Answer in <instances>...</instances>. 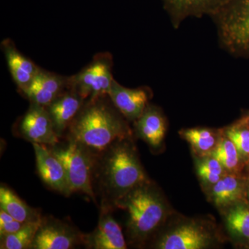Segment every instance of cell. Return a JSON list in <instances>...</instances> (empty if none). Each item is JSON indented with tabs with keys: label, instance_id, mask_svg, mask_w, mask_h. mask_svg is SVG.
<instances>
[{
	"label": "cell",
	"instance_id": "cell-27",
	"mask_svg": "<svg viewBox=\"0 0 249 249\" xmlns=\"http://www.w3.org/2000/svg\"><path fill=\"white\" fill-rule=\"evenodd\" d=\"M240 120L242 121L249 128V113L246 114V115L242 116Z\"/></svg>",
	"mask_w": 249,
	"mask_h": 249
},
{
	"label": "cell",
	"instance_id": "cell-18",
	"mask_svg": "<svg viewBox=\"0 0 249 249\" xmlns=\"http://www.w3.org/2000/svg\"><path fill=\"white\" fill-rule=\"evenodd\" d=\"M247 184L240 175L227 174L209 189L210 199L218 209H227L245 200Z\"/></svg>",
	"mask_w": 249,
	"mask_h": 249
},
{
	"label": "cell",
	"instance_id": "cell-21",
	"mask_svg": "<svg viewBox=\"0 0 249 249\" xmlns=\"http://www.w3.org/2000/svg\"><path fill=\"white\" fill-rule=\"evenodd\" d=\"M224 211L226 226L231 235L237 240L249 243V204L244 200Z\"/></svg>",
	"mask_w": 249,
	"mask_h": 249
},
{
	"label": "cell",
	"instance_id": "cell-5",
	"mask_svg": "<svg viewBox=\"0 0 249 249\" xmlns=\"http://www.w3.org/2000/svg\"><path fill=\"white\" fill-rule=\"evenodd\" d=\"M49 147L65 167L70 194L83 193L97 204L93 185L95 155L71 139H65V143Z\"/></svg>",
	"mask_w": 249,
	"mask_h": 249
},
{
	"label": "cell",
	"instance_id": "cell-25",
	"mask_svg": "<svg viewBox=\"0 0 249 249\" xmlns=\"http://www.w3.org/2000/svg\"><path fill=\"white\" fill-rule=\"evenodd\" d=\"M223 132L235 145L246 165L249 163V128L238 120L222 129Z\"/></svg>",
	"mask_w": 249,
	"mask_h": 249
},
{
	"label": "cell",
	"instance_id": "cell-22",
	"mask_svg": "<svg viewBox=\"0 0 249 249\" xmlns=\"http://www.w3.org/2000/svg\"><path fill=\"white\" fill-rule=\"evenodd\" d=\"M211 155L219 160L228 174L240 175L246 165L235 145L224 132L220 142Z\"/></svg>",
	"mask_w": 249,
	"mask_h": 249
},
{
	"label": "cell",
	"instance_id": "cell-9",
	"mask_svg": "<svg viewBox=\"0 0 249 249\" xmlns=\"http://www.w3.org/2000/svg\"><path fill=\"white\" fill-rule=\"evenodd\" d=\"M15 129L19 137L31 143L54 146L60 142L47 107L36 103H30L29 109L18 120Z\"/></svg>",
	"mask_w": 249,
	"mask_h": 249
},
{
	"label": "cell",
	"instance_id": "cell-24",
	"mask_svg": "<svg viewBox=\"0 0 249 249\" xmlns=\"http://www.w3.org/2000/svg\"><path fill=\"white\" fill-rule=\"evenodd\" d=\"M196 164V173L201 182L211 189L219 180L227 175V172L213 156L200 158Z\"/></svg>",
	"mask_w": 249,
	"mask_h": 249
},
{
	"label": "cell",
	"instance_id": "cell-13",
	"mask_svg": "<svg viewBox=\"0 0 249 249\" xmlns=\"http://www.w3.org/2000/svg\"><path fill=\"white\" fill-rule=\"evenodd\" d=\"M70 88V77L60 76L40 68L21 92L30 103L48 107Z\"/></svg>",
	"mask_w": 249,
	"mask_h": 249
},
{
	"label": "cell",
	"instance_id": "cell-1",
	"mask_svg": "<svg viewBox=\"0 0 249 249\" xmlns=\"http://www.w3.org/2000/svg\"><path fill=\"white\" fill-rule=\"evenodd\" d=\"M149 181L132 137L118 140L95 155L93 185L100 206L115 209L118 201Z\"/></svg>",
	"mask_w": 249,
	"mask_h": 249
},
{
	"label": "cell",
	"instance_id": "cell-4",
	"mask_svg": "<svg viewBox=\"0 0 249 249\" xmlns=\"http://www.w3.org/2000/svg\"><path fill=\"white\" fill-rule=\"evenodd\" d=\"M221 48L249 59V0H230L212 18Z\"/></svg>",
	"mask_w": 249,
	"mask_h": 249
},
{
	"label": "cell",
	"instance_id": "cell-12",
	"mask_svg": "<svg viewBox=\"0 0 249 249\" xmlns=\"http://www.w3.org/2000/svg\"><path fill=\"white\" fill-rule=\"evenodd\" d=\"M152 91L147 87L124 88L114 79L108 96L116 109L129 123L137 120L150 104Z\"/></svg>",
	"mask_w": 249,
	"mask_h": 249
},
{
	"label": "cell",
	"instance_id": "cell-8",
	"mask_svg": "<svg viewBox=\"0 0 249 249\" xmlns=\"http://www.w3.org/2000/svg\"><path fill=\"white\" fill-rule=\"evenodd\" d=\"M85 234L69 222L42 217L30 249H71L84 245Z\"/></svg>",
	"mask_w": 249,
	"mask_h": 249
},
{
	"label": "cell",
	"instance_id": "cell-29",
	"mask_svg": "<svg viewBox=\"0 0 249 249\" xmlns=\"http://www.w3.org/2000/svg\"><path fill=\"white\" fill-rule=\"evenodd\" d=\"M247 166H248V169H249V164H248V165H247Z\"/></svg>",
	"mask_w": 249,
	"mask_h": 249
},
{
	"label": "cell",
	"instance_id": "cell-11",
	"mask_svg": "<svg viewBox=\"0 0 249 249\" xmlns=\"http://www.w3.org/2000/svg\"><path fill=\"white\" fill-rule=\"evenodd\" d=\"M36 155V168L42 181L51 189L70 196V188L65 167L50 147L32 143Z\"/></svg>",
	"mask_w": 249,
	"mask_h": 249
},
{
	"label": "cell",
	"instance_id": "cell-14",
	"mask_svg": "<svg viewBox=\"0 0 249 249\" xmlns=\"http://www.w3.org/2000/svg\"><path fill=\"white\" fill-rule=\"evenodd\" d=\"M170 23L178 29L188 18H212L230 0H161Z\"/></svg>",
	"mask_w": 249,
	"mask_h": 249
},
{
	"label": "cell",
	"instance_id": "cell-15",
	"mask_svg": "<svg viewBox=\"0 0 249 249\" xmlns=\"http://www.w3.org/2000/svg\"><path fill=\"white\" fill-rule=\"evenodd\" d=\"M133 124L136 137L142 139L152 149L161 147L166 135L168 122L160 107L149 104Z\"/></svg>",
	"mask_w": 249,
	"mask_h": 249
},
{
	"label": "cell",
	"instance_id": "cell-10",
	"mask_svg": "<svg viewBox=\"0 0 249 249\" xmlns=\"http://www.w3.org/2000/svg\"><path fill=\"white\" fill-rule=\"evenodd\" d=\"M97 227L93 232L85 234L84 246L89 249H126L127 242L122 229L113 216L114 209L100 206Z\"/></svg>",
	"mask_w": 249,
	"mask_h": 249
},
{
	"label": "cell",
	"instance_id": "cell-28",
	"mask_svg": "<svg viewBox=\"0 0 249 249\" xmlns=\"http://www.w3.org/2000/svg\"><path fill=\"white\" fill-rule=\"evenodd\" d=\"M246 198L249 202V179H247V191H246Z\"/></svg>",
	"mask_w": 249,
	"mask_h": 249
},
{
	"label": "cell",
	"instance_id": "cell-3",
	"mask_svg": "<svg viewBox=\"0 0 249 249\" xmlns=\"http://www.w3.org/2000/svg\"><path fill=\"white\" fill-rule=\"evenodd\" d=\"M116 208L125 210L128 242L139 246L152 237L169 214L164 198L151 181L129 193L118 201Z\"/></svg>",
	"mask_w": 249,
	"mask_h": 249
},
{
	"label": "cell",
	"instance_id": "cell-23",
	"mask_svg": "<svg viewBox=\"0 0 249 249\" xmlns=\"http://www.w3.org/2000/svg\"><path fill=\"white\" fill-rule=\"evenodd\" d=\"M41 222L42 219L37 222L26 223L14 233L0 237V249H30Z\"/></svg>",
	"mask_w": 249,
	"mask_h": 249
},
{
	"label": "cell",
	"instance_id": "cell-19",
	"mask_svg": "<svg viewBox=\"0 0 249 249\" xmlns=\"http://www.w3.org/2000/svg\"><path fill=\"white\" fill-rule=\"evenodd\" d=\"M179 134L191 145L193 152L199 158L212 155L223 135L222 129L193 127L183 129Z\"/></svg>",
	"mask_w": 249,
	"mask_h": 249
},
{
	"label": "cell",
	"instance_id": "cell-20",
	"mask_svg": "<svg viewBox=\"0 0 249 249\" xmlns=\"http://www.w3.org/2000/svg\"><path fill=\"white\" fill-rule=\"evenodd\" d=\"M0 207L15 219L24 224L37 222L42 218L39 210L29 206L4 184L0 186Z\"/></svg>",
	"mask_w": 249,
	"mask_h": 249
},
{
	"label": "cell",
	"instance_id": "cell-26",
	"mask_svg": "<svg viewBox=\"0 0 249 249\" xmlns=\"http://www.w3.org/2000/svg\"><path fill=\"white\" fill-rule=\"evenodd\" d=\"M24 223L14 219L10 222L0 224V237L11 235L18 231L24 226Z\"/></svg>",
	"mask_w": 249,
	"mask_h": 249
},
{
	"label": "cell",
	"instance_id": "cell-7",
	"mask_svg": "<svg viewBox=\"0 0 249 249\" xmlns=\"http://www.w3.org/2000/svg\"><path fill=\"white\" fill-rule=\"evenodd\" d=\"M214 232L204 223L188 220L168 229L156 241L159 249H204L214 242Z\"/></svg>",
	"mask_w": 249,
	"mask_h": 249
},
{
	"label": "cell",
	"instance_id": "cell-2",
	"mask_svg": "<svg viewBox=\"0 0 249 249\" xmlns=\"http://www.w3.org/2000/svg\"><path fill=\"white\" fill-rule=\"evenodd\" d=\"M132 136L128 121L106 95L85 101L64 137L79 142L96 155L118 140Z\"/></svg>",
	"mask_w": 249,
	"mask_h": 249
},
{
	"label": "cell",
	"instance_id": "cell-6",
	"mask_svg": "<svg viewBox=\"0 0 249 249\" xmlns=\"http://www.w3.org/2000/svg\"><path fill=\"white\" fill-rule=\"evenodd\" d=\"M112 67L110 53H98L88 66L70 77V88L76 90L85 101L106 96L114 80Z\"/></svg>",
	"mask_w": 249,
	"mask_h": 249
},
{
	"label": "cell",
	"instance_id": "cell-17",
	"mask_svg": "<svg viewBox=\"0 0 249 249\" xmlns=\"http://www.w3.org/2000/svg\"><path fill=\"white\" fill-rule=\"evenodd\" d=\"M1 48L13 80L19 91H22L29 85L40 68L23 55L10 39L2 41Z\"/></svg>",
	"mask_w": 249,
	"mask_h": 249
},
{
	"label": "cell",
	"instance_id": "cell-16",
	"mask_svg": "<svg viewBox=\"0 0 249 249\" xmlns=\"http://www.w3.org/2000/svg\"><path fill=\"white\" fill-rule=\"evenodd\" d=\"M85 103V100L76 90L69 88L47 107L59 138L63 139Z\"/></svg>",
	"mask_w": 249,
	"mask_h": 249
}]
</instances>
